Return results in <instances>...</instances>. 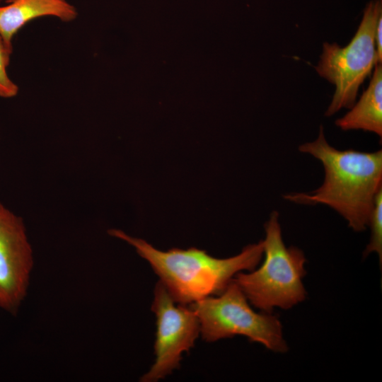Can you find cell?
Returning a JSON list of instances; mask_svg holds the SVG:
<instances>
[{
  "label": "cell",
  "instance_id": "obj_1",
  "mask_svg": "<svg viewBox=\"0 0 382 382\" xmlns=\"http://www.w3.org/2000/svg\"><path fill=\"white\" fill-rule=\"evenodd\" d=\"M299 150L311 154L323 166V184L311 192H294L284 198L302 204L329 206L348 222L354 231L369 224L378 192L382 190V151L338 150L330 145L320 126L318 138L301 144Z\"/></svg>",
  "mask_w": 382,
  "mask_h": 382
},
{
  "label": "cell",
  "instance_id": "obj_2",
  "mask_svg": "<svg viewBox=\"0 0 382 382\" xmlns=\"http://www.w3.org/2000/svg\"><path fill=\"white\" fill-rule=\"evenodd\" d=\"M109 234L122 239L151 265L174 301L186 305L221 294L238 272L253 271L263 255V241L245 246L237 255L219 259L196 248L161 251L141 238L111 229Z\"/></svg>",
  "mask_w": 382,
  "mask_h": 382
},
{
  "label": "cell",
  "instance_id": "obj_3",
  "mask_svg": "<svg viewBox=\"0 0 382 382\" xmlns=\"http://www.w3.org/2000/svg\"><path fill=\"white\" fill-rule=\"evenodd\" d=\"M265 230L263 263L249 273L238 272L233 279L253 306L270 313L274 307L288 309L306 299V258L301 250L284 245L278 212L271 213Z\"/></svg>",
  "mask_w": 382,
  "mask_h": 382
},
{
  "label": "cell",
  "instance_id": "obj_4",
  "mask_svg": "<svg viewBox=\"0 0 382 382\" xmlns=\"http://www.w3.org/2000/svg\"><path fill=\"white\" fill-rule=\"evenodd\" d=\"M189 306L195 312L200 333L207 342L240 335L273 352L288 350L278 318L270 313L255 312L233 279L218 297L207 296Z\"/></svg>",
  "mask_w": 382,
  "mask_h": 382
},
{
  "label": "cell",
  "instance_id": "obj_5",
  "mask_svg": "<svg viewBox=\"0 0 382 382\" xmlns=\"http://www.w3.org/2000/svg\"><path fill=\"white\" fill-rule=\"evenodd\" d=\"M379 3H371L349 43L324 42L316 71L335 86V92L325 115L330 117L356 103L361 85L378 64L375 29L381 16Z\"/></svg>",
  "mask_w": 382,
  "mask_h": 382
},
{
  "label": "cell",
  "instance_id": "obj_6",
  "mask_svg": "<svg viewBox=\"0 0 382 382\" xmlns=\"http://www.w3.org/2000/svg\"><path fill=\"white\" fill-rule=\"evenodd\" d=\"M175 303L159 280L154 289L151 306L156 318V359L150 370L141 378L142 382L158 381L179 368L182 354L194 346L200 333L195 312L190 306Z\"/></svg>",
  "mask_w": 382,
  "mask_h": 382
},
{
  "label": "cell",
  "instance_id": "obj_7",
  "mask_svg": "<svg viewBox=\"0 0 382 382\" xmlns=\"http://www.w3.org/2000/svg\"><path fill=\"white\" fill-rule=\"evenodd\" d=\"M33 266L21 218L0 203V308L16 314L24 300Z\"/></svg>",
  "mask_w": 382,
  "mask_h": 382
},
{
  "label": "cell",
  "instance_id": "obj_8",
  "mask_svg": "<svg viewBox=\"0 0 382 382\" xmlns=\"http://www.w3.org/2000/svg\"><path fill=\"white\" fill-rule=\"evenodd\" d=\"M78 12L66 0H11L0 5V35L8 43L30 21L54 17L63 22L76 18Z\"/></svg>",
  "mask_w": 382,
  "mask_h": 382
},
{
  "label": "cell",
  "instance_id": "obj_9",
  "mask_svg": "<svg viewBox=\"0 0 382 382\" xmlns=\"http://www.w3.org/2000/svg\"><path fill=\"white\" fill-rule=\"evenodd\" d=\"M343 117L335 121L342 130H363L382 136V66H375L368 88Z\"/></svg>",
  "mask_w": 382,
  "mask_h": 382
},
{
  "label": "cell",
  "instance_id": "obj_10",
  "mask_svg": "<svg viewBox=\"0 0 382 382\" xmlns=\"http://www.w3.org/2000/svg\"><path fill=\"white\" fill-rule=\"evenodd\" d=\"M369 225L371 227V237L367 245L364 257L369 253L376 252L379 257L380 267L382 262V190H381L375 199L374 207L371 212Z\"/></svg>",
  "mask_w": 382,
  "mask_h": 382
},
{
  "label": "cell",
  "instance_id": "obj_11",
  "mask_svg": "<svg viewBox=\"0 0 382 382\" xmlns=\"http://www.w3.org/2000/svg\"><path fill=\"white\" fill-rule=\"evenodd\" d=\"M12 52L13 45L7 42L0 35V97L4 98L15 97L19 90L7 73Z\"/></svg>",
  "mask_w": 382,
  "mask_h": 382
},
{
  "label": "cell",
  "instance_id": "obj_12",
  "mask_svg": "<svg viewBox=\"0 0 382 382\" xmlns=\"http://www.w3.org/2000/svg\"><path fill=\"white\" fill-rule=\"evenodd\" d=\"M375 46L378 64L382 62V18L379 17L375 29Z\"/></svg>",
  "mask_w": 382,
  "mask_h": 382
},
{
  "label": "cell",
  "instance_id": "obj_13",
  "mask_svg": "<svg viewBox=\"0 0 382 382\" xmlns=\"http://www.w3.org/2000/svg\"><path fill=\"white\" fill-rule=\"evenodd\" d=\"M11 1V0H0V5H1V4H6V3H8V2Z\"/></svg>",
  "mask_w": 382,
  "mask_h": 382
}]
</instances>
